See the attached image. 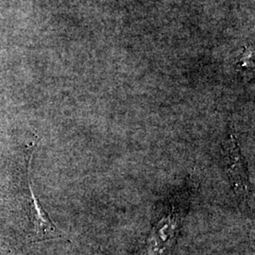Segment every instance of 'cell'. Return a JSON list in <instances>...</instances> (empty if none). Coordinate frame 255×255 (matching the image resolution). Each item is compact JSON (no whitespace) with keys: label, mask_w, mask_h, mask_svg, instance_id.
<instances>
[{"label":"cell","mask_w":255,"mask_h":255,"mask_svg":"<svg viewBox=\"0 0 255 255\" xmlns=\"http://www.w3.org/2000/svg\"><path fill=\"white\" fill-rule=\"evenodd\" d=\"M225 159L229 179L239 202L247 204L250 197V183L245 159L239 149L237 139L233 128L230 129L224 143Z\"/></svg>","instance_id":"6da1fadb"},{"label":"cell","mask_w":255,"mask_h":255,"mask_svg":"<svg viewBox=\"0 0 255 255\" xmlns=\"http://www.w3.org/2000/svg\"><path fill=\"white\" fill-rule=\"evenodd\" d=\"M32 156V155H31ZM31 156L28 159L27 165V184H28V195H27V210L30 221V233L29 237L31 242H40L45 240L63 238L65 237L64 233L59 230L52 222L46 210L42 206L39 200L34 196L31 183L29 179V164L31 163Z\"/></svg>","instance_id":"7a4b0ae2"}]
</instances>
